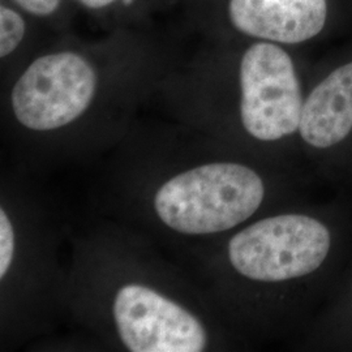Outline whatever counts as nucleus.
<instances>
[{"instance_id": "nucleus-9", "label": "nucleus", "mask_w": 352, "mask_h": 352, "mask_svg": "<svg viewBox=\"0 0 352 352\" xmlns=\"http://www.w3.org/2000/svg\"><path fill=\"white\" fill-rule=\"evenodd\" d=\"M14 230L12 222L6 213V210L0 209V278L4 279L7 273L12 266L14 257Z\"/></svg>"}, {"instance_id": "nucleus-1", "label": "nucleus", "mask_w": 352, "mask_h": 352, "mask_svg": "<svg viewBox=\"0 0 352 352\" xmlns=\"http://www.w3.org/2000/svg\"><path fill=\"white\" fill-rule=\"evenodd\" d=\"M261 177L231 162L201 164L171 177L154 195L161 222L186 235L231 230L247 221L264 200Z\"/></svg>"}, {"instance_id": "nucleus-11", "label": "nucleus", "mask_w": 352, "mask_h": 352, "mask_svg": "<svg viewBox=\"0 0 352 352\" xmlns=\"http://www.w3.org/2000/svg\"><path fill=\"white\" fill-rule=\"evenodd\" d=\"M77 1L90 10H101L113 4L116 0H77ZM126 3H129V0H126Z\"/></svg>"}, {"instance_id": "nucleus-8", "label": "nucleus", "mask_w": 352, "mask_h": 352, "mask_svg": "<svg viewBox=\"0 0 352 352\" xmlns=\"http://www.w3.org/2000/svg\"><path fill=\"white\" fill-rule=\"evenodd\" d=\"M26 26L23 16L12 8H0V56L6 58L19 47L25 36Z\"/></svg>"}, {"instance_id": "nucleus-4", "label": "nucleus", "mask_w": 352, "mask_h": 352, "mask_svg": "<svg viewBox=\"0 0 352 352\" xmlns=\"http://www.w3.org/2000/svg\"><path fill=\"white\" fill-rule=\"evenodd\" d=\"M240 116L254 139L276 141L292 135L302 119V93L289 54L260 42L244 52L240 63Z\"/></svg>"}, {"instance_id": "nucleus-7", "label": "nucleus", "mask_w": 352, "mask_h": 352, "mask_svg": "<svg viewBox=\"0 0 352 352\" xmlns=\"http://www.w3.org/2000/svg\"><path fill=\"white\" fill-rule=\"evenodd\" d=\"M299 131L309 145L325 149L352 131V63L321 81L302 104Z\"/></svg>"}, {"instance_id": "nucleus-5", "label": "nucleus", "mask_w": 352, "mask_h": 352, "mask_svg": "<svg viewBox=\"0 0 352 352\" xmlns=\"http://www.w3.org/2000/svg\"><path fill=\"white\" fill-rule=\"evenodd\" d=\"M113 316L128 351L200 352L208 344L205 327L196 316L142 285L118 289Z\"/></svg>"}, {"instance_id": "nucleus-3", "label": "nucleus", "mask_w": 352, "mask_h": 352, "mask_svg": "<svg viewBox=\"0 0 352 352\" xmlns=\"http://www.w3.org/2000/svg\"><path fill=\"white\" fill-rule=\"evenodd\" d=\"M98 77L88 60L72 51L39 56L16 81L11 94L14 118L32 131H54L88 110Z\"/></svg>"}, {"instance_id": "nucleus-10", "label": "nucleus", "mask_w": 352, "mask_h": 352, "mask_svg": "<svg viewBox=\"0 0 352 352\" xmlns=\"http://www.w3.org/2000/svg\"><path fill=\"white\" fill-rule=\"evenodd\" d=\"M24 11L38 17H46L55 12L62 0H13Z\"/></svg>"}, {"instance_id": "nucleus-6", "label": "nucleus", "mask_w": 352, "mask_h": 352, "mask_svg": "<svg viewBox=\"0 0 352 352\" xmlns=\"http://www.w3.org/2000/svg\"><path fill=\"white\" fill-rule=\"evenodd\" d=\"M228 17L243 34L279 43H300L325 26L327 0H230Z\"/></svg>"}, {"instance_id": "nucleus-2", "label": "nucleus", "mask_w": 352, "mask_h": 352, "mask_svg": "<svg viewBox=\"0 0 352 352\" xmlns=\"http://www.w3.org/2000/svg\"><path fill=\"white\" fill-rule=\"evenodd\" d=\"M330 234L315 218L283 214L241 230L228 243V258L241 276L283 282L314 273L325 261Z\"/></svg>"}]
</instances>
